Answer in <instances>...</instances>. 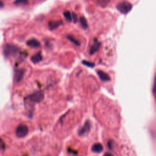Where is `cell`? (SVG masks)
I'll use <instances>...</instances> for the list:
<instances>
[{"label":"cell","mask_w":156,"mask_h":156,"mask_svg":"<svg viewBox=\"0 0 156 156\" xmlns=\"http://www.w3.org/2000/svg\"><path fill=\"white\" fill-rule=\"evenodd\" d=\"M3 53L5 57H12L17 54L20 52V48L12 44L6 43L3 46Z\"/></svg>","instance_id":"cell-1"},{"label":"cell","mask_w":156,"mask_h":156,"mask_svg":"<svg viewBox=\"0 0 156 156\" xmlns=\"http://www.w3.org/2000/svg\"><path fill=\"white\" fill-rule=\"evenodd\" d=\"M116 8L118 10L121 12L122 14H127L128 12L130 11V10L132 8V5L131 3L127 2V1H123L122 2L119 3Z\"/></svg>","instance_id":"cell-2"},{"label":"cell","mask_w":156,"mask_h":156,"mask_svg":"<svg viewBox=\"0 0 156 156\" xmlns=\"http://www.w3.org/2000/svg\"><path fill=\"white\" fill-rule=\"evenodd\" d=\"M29 129L26 125L25 124H20L19 125L15 130L16 135L19 138H23L27 135L28 133Z\"/></svg>","instance_id":"cell-3"},{"label":"cell","mask_w":156,"mask_h":156,"mask_svg":"<svg viewBox=\"0 0 156 156\" xmlns=\"http://www.w3.org/2000/svg\"><path fill=\"white\" fill-rule=\"evenodd\" d=\"M29 99L31 102L35 103L40 102L44 99V93L42 91H36L29 96Z\"/></svg>","instance_id":"cell-4"},{"label":"cell","mask_w":156,"mask_h":156,"mask_svg":"<svg viewBox=\"0 0 156 156\" xmlns=\"http://www.w3.org/2000/svg\"><path fill=\"white\" fill-rule=\"evenodd\" d=\"M90 127H91V125H90V122L88 121H87L85 122L84 125L79 129V130L78 131V134L80 136L85 135L90 131Z\"/></svg>","instance_id":"cell-5"},{"label":"cell","mask_w":156,"mask_h":156,"mask_svg":"<svg viewBox=\"0 0 156 156\" xmlns=\"http://www.w3.org/2000/svg\"><path fill=\"white\" fill-rule=\"evenodd\" d=\"M100 46H101V43L99 41H97V40H94L93 43L91 44V45L90 46V51H89L90 54L93 55V54L99 50Z\"/></svg>","instance_id":"cell-6"},{"label":"cell","mask_w":156,"mask_h":156,"mask_svg":"<svg viewBox=\"0 0 156 156\" xmlns=\"http://www.w3.org/2000/svg\"><path fill=\"white\" fill-rule=\"evenodd\" d=\"M27 45L30 48H39L40 46V43L35 38H32L29 40L27 43H26Z\"/></svg>","instance_id":"cell-7"},{"label":"cell","mask_w":156,"mask_h":156,"mask_svg":"<svg viewBox=\"0 0 156 156\" xmlns=\"http://www.w3.org/2000/svg\"><path fill=\"white\" fill-rule=\"evenodd\" d=\"M97 74L99 77L103 81H109L110 80V76L106 73L104 72L102 70H98Z\"/></svg>","instance_id":"cell-8"},{"label":"cell","mask_w":156,"mask_h":156,"mask_svg":"<svg viewBox=\"0 0 156 156\" xmlns=\"http://www.w3.org/2000/svg\"><path fill=\"white\" fill-rule=\"evenodd\" d=\"M24 74V70L23 69H18L16 70L15 74V79L16 82H20L21 81V80L22 79V78L23 77Z\"/></svg>","instance_id":"cell-9"},{"label":"cell","mask_w":156,"mask_h":156,"mask_svg":"<svg viewBox=\"0 0 156 156\" xmlns=\"http://www.w3.org/2000/svg\"><path fill=\"white\" fill-rule=\"evenodd\" d=\"M91 149L96 153H100L103 151V146L99 143H96L92 146Z\"/></svg>","instance_id":"cell-10"},{"label":"cell","mask_w":156,"mask_h":156,"mask_svg":"<svg viewBox=\"0 0 156 156\" xmlns=\"http://www.w3.org/2000/svg\"><path fill=\"white\" fill-rule=\"evenodd\" d=\"M62 23V22L60 21H52L49 22L48 26L51 30H54V29L57 28Z\"/></svg>","instance_id":"cell-11"},{"label":"cell","mask_w":156,"mask_h":156,"mask_svg":"<svg viewBox=\"0 0 156 156\" xmlns=\"http://www.w3.org/2000/svg\"><path fill=\"white\" fill-rule=\"evenodd\" d=\"M30 60L32 61V63H37L38 62H40L41 60H42V56H41V54L38 52V53H37L36 54L32 55L30 58Z\"/></svg>","instance_id":"cell-12"},{"label":"cell","mask_w":156,"mask_h":156,"mask_svg":"<svg viewBox=\"0 0 156 156\" xmlns=\"http://www.w3.org/2000/svg\"><path fill=\"white\" fill-rule=\"evenodd\" d=\"M63 15L64 17L65 18V19L68 21H71L73 20L72 18V13L69 12V11H65L63 13Z\"/></svg>","instance_id":"cell-13"},{"label":"cell","mask_w":156,"mask_h":156,"mask_svg":"<svg viewBox=\"0 0 156 156\" xmlns=\"http://www.w3.org/2000/svg\"><path fill=\"white\" fill-rule=\"evenodd\" d=\"M80 24H81V26L83 28V29H87V27H88V24H87V20L86 19L82 16L80 17Z\"/></svg>","instance_id":"cell-14"},{"label":"cell","mask_w":156,"mask_h":156,"mask_svg":"<svg viewBox=\"0 0 156 156\" xmlns=\"http://www.w3.org/2000/svg\"><path fill=\"white\" fill-rule=\"evenodd\" d=\"M96 1L98 2V4L102 7L106 6L110 1V0H96Z\"/></svg>","instance_id":"cell-15"},{"label":"cell","mask_w":156,"mask_h":156,"mask_svg":"<svg viewBox=\"0 0 156 156\" xmlns=\"http://www.w3.org/2000/svg\"><path fill=\"white\" fill-rule=\"evenodd\" d=\"M28 3V0H15L14 2V4L15 5H26Z\"/></svg>","instance_id":"cell-16"},{"label":"cell","mask_w":156,"mask_h":156,"mask_svg":"<svg viewBox=\"0 0 156 156\" xmlns=\"http://www.w3.org/2000/svg\"><path fill=\"white\" fill-rule=\"evenodd\" d=\"M68 40H70L72 43H73L74 44H76V45H77V46H79V44H80V43H79V41H78L74 37H73V36H71V35H68Z\"/></svg>","instance_id":"cell-17"},{"label":"cell","mask_w":156,"mask_h":156,"mask_svg":"<svg viewBox=\"0 0 156 156\" xmlns=\"http://www.w3.org/2000/svg\"><path fill=\"white\" fill-rule=\"evenodd\" d=\"M82 63L87 66H88V67H93L94 66V64L93 63H91L90 62H88V61H86V60H83L82 62Z\"/></svg>","instance_id":"cell-18"},{"label":"cell","mask_w":156,"mask_h":156,"mask_svg":"<svg viewBox=\"0 0 156 156\" xmlns=\"http://www.w3.org/2000/svg\"><path fill=\"white\" fill-rule=\"evenodd\" d=\"M5 143L3 141V140L0 137V151H2L3 150H4L5 149Z\"/></svg>","instance_id":"cell-19"},{"label":"cell","mask_w":156,"mask_h":156,"mask_svg":"<svg viewBox=\"0 0 156 156\" xmlns=\"http://www.w3.org/2000/svg\"><path fill=\"white\" fill-rule=\"evenodd\" d=\"M153 93L156 98V77L154 79V86H153Z\"/></svg>","instance_id":"cell-20"},{"label":"cell","mask_w":156,"mask_h":156,"mask_svg":"<svg viewBox=\"0 0 156 156\" xmlns=\"http://www.w3.org/2000/svg\"><path fill=\"white\" fill-rule=\"evenodd\" d=\"M72 18H73V21L74 23H76L77 21V16H76V15L74 13H72Z\"/></svg>","instance_id":"cell-21"},{"label":"cell","mask_w":156,"mask_h":156,"mask_svg":"<svg viewBox=\"0 0 156 156\" xmlns=\"http://www.w3.org/2000/svg\"><path fill=\"white\" fill-rule=\"evenodd\" d=\"M104 156H114L112 154H111V153H109V152H106L104 155Z\"/></svg>","instance_id":"cell-22"},{"label":"cell","mask_w":156,"mask_h":156,"mask_svg":"<svg viewBox=\"0 0 156 156\" xmlns=\"http://www.w3.org/2000/svg\"><path fill=\"white\" fill-rule=\"evenodd\" d=\"M4 7V3H3L2 1H1L0 0V8H2V7Z\"/></svg>","instance_id":"cell-23"}]
</instances>
